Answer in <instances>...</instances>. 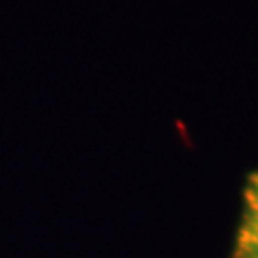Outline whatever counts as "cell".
Returning a JSON list of instances; mask_svg holds the SVG:
<instances>
[{
  "instance_id": "obj_1",
  "label": "cell",
  "mask_w": 258,
  "mask_h": 258,
  "mask_svg": "<svg viewBox=\"0 0 258 258\" xmlns=\"http://www.w3.org/2000/svg\"><path fill=\"white\" fill-rule=\"evenodd\" d=\"M235 258H258V226L243 222Z\"/></svg>"
},
{
  "instance_id": "obj_2",
  "label": "cell",
  "mask_w": 258,
  "mask_h": 258,
  "mask_svg": "<svg viewBox=\"0 0 258 258\" xmlns=\"http://www.w3.org/2000/svg\"><path fill=\"white\" fill-rule=\"evenodd\" d=\"M247 201H249V209H247L245 222H247V224H252V226H258V197L247 195Z\"/></svg>"
},
{
  "instance_id": "obj_3",
  "label": "cell",
  "mask_w": 258,
  "mask_h": 258,
  "mask_svg": "<svg viewBox=\"0 0 258 258\" xmlns=\"http://www.w3.org/2000/svg\"><path fill=\"white\" fill-rule=\"evenodd\" d=\"M247 195H250V197H258V174L252 178V182H250V185H249V191H247Z\"/></svg>"
}]
</instances>
